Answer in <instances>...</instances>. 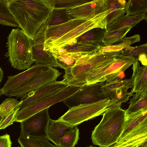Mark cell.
Here are the masks:
<instances>
[{
    "label": "cell",
    "mask_w": 147,
    "mask_h": 147,
    "mask_svg": "<svg viewBox=\"0 0 147 147\" xmlns=\"http://www.w3.org/2000/svg\"><path fill=\"white\" fill-rule=\"evenodd\" d=\"M55 0H8L11 14L24 32L33 40L55 7Z\"/></svg>",
    "instance_id": "obj_1"
},
{
    "label": "cell",
    "mask_w": 147,
    "mask_h": 147,
    "mask_svg": "<svg viewBox=\"0 0 147 147\" xmlns=\"http://www.w3.org/2000/svg\"><path fill=\"white\" fill-rule=\"evenodd\" d=\"M121 105L106 109L102 114L100 123L92 132L93 144L100 147H110L115 144L121 135L124 127L125 110Z\"/></svg>",
    "instance_id": "obj_2"
},
{
    "label": "cell",
    "mask_w": 147,
    "mask_h": 147,
    "mask_svg": "<svg viewBox=\"0 0 147 147\" xmlns=\"http://www.w3.org/2000/svg\"><path fill=\"white\" fill-rule=\"evenodd\" d=\"M121 51L95 55L86 53L77 61L72 68L65 70L63 80L68 86H81L86 84L87 79L92 72L113 61Z\"/></svg>",
    "instance_id": "obj_3"
},
{
    "label": "cell",
    "mask_w": 147,
    "mask_h": 147,
    "mask_svg": "<svg viewBox=\"0 0 147 147\" xmlns=\"http://www.w3.org/2000/svg\"><path fill=\"white\" fill-rule=\"evenodd\" d=\"M33 40L19 28L13 29L7 38L8 58L12 67L19 70L28 69L34 63L32 54Z\"/></svg>",
    "instance_id": "obj_4"
},
{
    "label": "cell",
    "mask_w": 147,
    "mask_h": 147,
    "mask_svg": "<svg viewBox=\"0 0 147 147\" xmlns=\"http://www.w3.org/2000/svg\"><path fill=\"white\" fill-rule=\"evenodd\" d=\"M136 59L132 56L117 55L113 61L91 72L87 77L86 84L120 80L119 76L132 65Z\"/></svg>",
    "instance_id": "obj_5"
},
{
    "label": "cell",
    "mask_w": 147,
    "mask_h": 147,
    "mask_svg": "<svg viewBox=\"0 0 147 147\" xmlns=\"http://www.w3.org/2000/svg\"><path fill=\"white\" fill-rule=\"evenodd\" d=\"M108 12L100 13L87 21L59 38L54 41L45 42L44 50L52 51L72 43L76 38L93 28H100L106 30V17Z\"/></svg>",
    "instance_id": "obj_6"
},
{
    "label": "cell",
    "mask_w": 147,
    "mask_h": 147,
    "mask_svg": "<svg viewBox=\"0 0 147 147\" xmlns=\"http://www.w3.org/2000/svg\"><path fill=\"white\" fill-rule=\"evenodd\" d=\"M110 98L69 109L59 119L74 127L82 122L102 115L107 108Z\"/></svg>",
    "instance_id": "obj_7"
},
{
    "label": "cell",
    "mask_w": 147,
    "mask_h": 147,
    "mask_svg": "<svg viewBox=\"0 0 147 147\" xmlns=\"http://www.w3.org/2000/svg\"><path fill=\"white\" fill-rule=\"evenodd\" d=\"M81 86H68L63 89L46 97L17 113L15 121L21 122L36 113L65 99L76 92Z\"/></svg>",
    "instance_id": "obj_8"
},
{
    "label": "cell",
    "mask_w": 147,
    "mask_h": 147,
    "mask_svg": "<svg viewBox=\"0 0 147 147\" xmlns=\"http://www.w3.org/2000/svg\"><path fill=\"white\" fill-rule=\"evenodd\" d=\"M102 82L98 91L100 95L110 98L107 108L121 105L122 103L128 101L133 95L128 91L129 89L132 87L133 82L131 78L117 80L109 82Z\"/></svg>",
    "instance_id": "obj_9"
},
{
    "label": "cell",
    "mask_w": 147,
    "mask_h": 147,
    "mask_svg": "<svg viewBox=\"0 0 147 147\" xmlns=\"http://www.w3.org/2000/svg\"><path fill=\"white\" fill-rule=\"evenodd\" d=\"M48 27L46 21L34 36L32 47V59L36 65H46L53 67H58L53 53L44 50V44L46 40V32Z\"/></svg>",
    "instance_id": "obj_10"
},
{
    "label": "cell",
    "mask_w": 147,
    "mask_h": 147,
    "mask_svg": "<svg viewBox=\"0 0 147 147\" xmlns=\"http://www.w3.org/2000/svg\"><path fill=\"white\" fill-rule=\"evenodd\" d=\"M102 83L82 86L76 92L62 102L70 109L80 105L91 104L109 98L100 95L98 91Z\"/></svg>",
    "instance_id": "obj_11"
},
{
    "label": "cell",
    "mask_w": 147,
    "mask_h": 147,
    "mask_svg": "<svg viewBox=\"0 0 147 147\" xmlns=\"http://www.w3.org/2000/svg\"><path fill=\"white\" fill-rule=\"evenodd\" d=\"M50 119L49 108L33 115L20 122V136L34 138L46 137L45 128Z\"/></svg>",
    "instance_id": "obj_12"
},
{
    "label": "cell",
    "mask_w": 147,
    "mask_h": 147,
    "mask_svg": "<svg viewBox=\"0 0 147 147\" xmlns=\"http://www.w3.org/2000/svg\"><path fill=\"white\" fill-rule=\"evenodd\" d=\"M62 73L51 67L28 82L18 88L7 93V96L21 98L27 93L34 90L49 82L56 81Z\"/></svg>",
    "instance_id": "obj_13"
},
{
    "label": "cell",
    "mask_w": 147,
    "mask_h": 147,
    "mask_svg": "<svg viewBox=\"0 0 147 147\" xmlns=\"http://www.w3.org/2000/svg\"><path fill=\"white\" fill-rule=\"evenodd\" d=\"M51 67L35 64L26 70L13 76L7 77V79L3 87L0 89L1 94L15 89L24 84Z\"/></svg>",
    "instance_id": "obj_14"
},
{
    "label": "cell",
    "mask_w": 147,
    "mask_h": 147,
    "mask_svg": "<svg viewBox=\"0 0 147 147\" xmlns=\"http://www.w3.org/2000/svg\"><path fill=\"white\" fill-rule=\"evenodd\" d=\"M63 80L47 83L34 90L30 92L21 98L22 102L18 111L48 96L58 92L68 86Z\"/></svg>",
    "instance_id": "obj_15"
},
{
    "label": "cell",
    "mask_w": 147,
    "mask_h": 147,
    "mask_svg": "<svg viewBox=\"0 0 147 147\" xmlns=\"http://www.w3.org/2000/svg\"><path fill=\"white\" fill-rule=\"evenodd\" d=\"M106 0H94L69 10L72 20L81 19L89 20L97 15L107 11Z\"/></svg>",
    "instance_id": "obj_16"
},
{
    "label": "cell",
    "mask_w": 147,
    "mask_h": 147,
    "mask_svg": "<svg viewBox=\"0 0 147 147\" xmlns=\"http://www.w3.org/2000/svg\"><path fill=\"white\" fill-rule=\"evenodd\" d=\"M133 63V72L131 79L133 86L130 93H135L137 95L144 96L147 95V66L140 65L138 60L136 58Z\"/></svg>",
    "instance_id": "obj_17"
},
{
    "label": "cell",
    "mask_w": 147,
    "mask_h": 147,
    "mask_svg": "<svg viewBox=\"0 0 147 147\" xmlns=\"http://www.w3.org/2000/svg\"><path fill=\"white\" fill-rule=\"evenodd\" d=\"M75 127L59 119L53 120L50 119L45 128L46 137L58 147L61 139Z\"/></svg>",
    "instance_id": "obj_18"
},
{
    "label": "cell",
    "mask_w": 147,
    "mask_h": 147,
    "mask_svg": "<svg viewBox=\"0 0 147 147\" xmlns=\"http://www.w3.org/2000/svg\"><path fill=\"white\" fill-rule=\"evenodd\" d=\"M86 21L83 19H76L60 25L48 27L46 32V40L45 42L54 41L59 38Z\"/></svg>",
    "instance_id": "obj_19"
},
{
    "label": "cell",
    "mask_w": 147,
    "mask_h": 147,
    "mask_svg": "<svg viewBox=\"0 0 147 147\" xmlns=\"http://www.w3.org/2000/svg\"><path fill=\"white\" fill-rule=\"evenodd\" d=\"M147 122V109L135 113H125L124 129L121 135L116 143L119 142L131 131Z\"/></svg>",
    "instance_id": "obj_20"
},
{
    "label": "cell",
    "mask_w": 147,
    "mask_h": 147,
    "mask_svg": "<svg viewBox=\"0 0 147 147\" xmlns=\"http://www.w3.org/2000/svg\"><path fill=\"white\" fill-rule=\"evenodd\" d=\"M147 19V13L134 15H123L107 24L106 31H113L128 26L133 28L140 22Z\"/></svg>",
    "instance_id": "obj_21"
},
{
    "label": "cell",
    "mask_w": 147,
    "mask_h": 147,
    "mask_svg": "<svg viewBox=\"0 0 147 147\" xmlns=\"http://www.w3.org/2000/svg\"><path fill=\"white\" fill-rule=\"evenodd\" d=\"M93 44L84 42H72L64 47L55 49L52 52L58 53H94L101 47Z\"/></svg>",
    "instance_id": "obj_22"
},
{
    "label": "cell",
    "mask_w": 147,
    "mask_h": 147,
    "mask_svg": "<svg viewBox=\"0 0 147 147\" xmlns=\"http://www.w3.org/2000/svg\"><path fill=\"white\" fill-rule=\"evenodd\" d=\"M107 11L108 14L106 17L107 24L124 15L126 13L125 7L126 1L125 0H106Z\"/></svg>",
    "instance_id": "obj_23"
},
{
    "label": "cell",
    "mask_w": 147,
    "mask_h": 147,
    "mask_svg": "<svg viewBox=\"0 0 147 147\" xmlns=\"http://www.w3.org/2000/svg\"><path fill=\"white\" fill-rule=\"evenodd\" d=\"M140 40V36L138 34L130 37H125L114 45L101 47L98 51L94 53V54L97 55L105 53L120 51L130 46L133 43L139 42Z\"/></svg>",
    "instance_id": "obj_24"
},
{
    "label": "cell",
    "mask_w": 147,
    "mask_h": 147,
    "mask_svg": "<svg viewBox=\"0 0 147 147\" xmlns=\"http://www.w3.org/2000/svg\"><path fill=\"white\" fill-rule=\"evenodd\" d=\"M106 30L105 29L100 28H93L79 36L72 42H86L93 44L101 47H103L104 45L102 40L104 32Z\"/></svg>",
    "instance_id": "obj_25"
},
{
    "label": "cell",
    "mask_w": 147,
    "mask_h": 147,
    "mask_svg": "<svg viewBox=\"0 0 147 147\" xmlns=\"http://www.w3.org/2000/svg\"><path fill=\"white\" fill-rule=\"evenodd\" d=\"M55 58L58 67L65 70L70 69L75 65L77 60L83 53H58L52 52Z\"/></svg>",
    "instance_id": "obj_26"
},
{
    "label": "cell",
    "mask_w": 147,
    "mask_h": 147,
    "mask_svg": "<svg viewBox=\"0 0 147 147\" xmlns=\"http://www.w3.org/2000/svg\"><path fill=\"white\" fill-rule=\"evenodd\" d=\"M68 10L54 7L51 11L47 21L48 27L60 25L72 20L69 14Z\"/></svg>",
    "instance_id": "obj_27"
},
{
    "label": "cell",
    "mask_w": 147,
    "mask_h": 147,
    "mask_svg": "<svg viewBox=\"0 0 147 147\" xmlns=\"http://www.w3.org/2000/svg\"><path fill=\"white\" fill-rule=\"evenodd\" d=\"M47 137L34 138L20 136L18 141L22 147H58L51 144Z\"/></svg>",
    "instance_id": "obj_28"
},
{
    "label": "cell",
    "mask_w": 147,
    "mask_h": 147,
    "mask_svg": "<svg viewBox=\"0 0 147 147\" xmlns=\"http://www.w3.org/2000/svg\"><path fill=\"white\" fill-rule=\"evenodd\" d=\"M132 28L128 26L112 32L106 31L104 33L102 42L104 46L113 45L124 37L126 34Z\"/></svg>",
    "instance_id": "obj_29"
},
{
    "label": "cell",
    "mask_w": 147,
    "mask_h": 147,
    "mask_svg": "<svg viewBox=\"0 0 147 147\" xmlns=\"http://www.w3.org/2000/svg\"><path fill=\"white\" fill-rule=\"evenodd\" d=\"M127 16L136 15L147 11V0H129L125 7Z\"/></svg>",
    "instance_id": "obj_30"
},
{
    "label": "cell",
    "mask_w": 147,
    "mask_h": 147,
    "mask_svg": "<svg viewBox=\"0 0 147 147\" xmlns=\"http://www.w3.org/2000/svg\"><path fill=\"white\" fill-rule=\"evenodd\" d=\"M8 0H0V24L6 26L19 27L10 12L8 6Z\"/></svg>",
    "instance_id": "obj_31"
},
{
    "label": "cell",
    "mask_w": 147,
    "mask_h": 147,
    "mask_svg": "<svg viewBox=\"0 0 147 147\" xmlns=\"http://www.w3.org/2000/svg\"><path fill=\"white\" fill-rule=\"evenodd\" d=\"M132 96L128 109L125 110V113H135L147 109V95L142 96L134 94Z\"/></svg>",
    "instance_id": "obj_32"
},
{
    "label": "cell",
    "mask_w": 147,
    "mask_h": 147,
    "mask_svg": "<svg viewBox=\"0 0 147 147\" xmlns=\"http://www.w3.org/2000/svg\"><path fill=\"white\" fill-rule=\"evenodd\" d=\"M79 139V129L76 127L68 131L61 139L58 147H74Z\"/></svg>",
    "instance_id": "obj_33"
},
{
    "label": "cell",
    "mask_w": 147,
    "mask_h": 147,
    "mask_svg": "<svg viewBox=\"0 0 147 147\" xmlns=\"http://www.w3.org/2000/svg\"><path fill=\"white\" fill-rule=\"evenodd\" d=\"M22 101L13 98H8L0 105V115L3 117L14 110L18 109Z\"/></svg>",
    "instance_id": "obj_34"
},
{
    "label": "cell",
    "mask_w": 147,
    "mask_h": 147,
    "mask_svg": "<svg viewBox=\"0 0 147 147\" xmlns=\"http://www.w3.org/2000/svg\"><path fill=\"white\" fill-rule=\"evenodd\" d=\"M90 0H55V8L70 10L90 2Z\"/></svg>",
    "instance_id": "obj_35"
},
{
    "label": "cell",
    "mask_w": 147,
    "mask_h": 147,
    "mask_svg": "<svg viewBox=\"0 0 147 147\" xmlns=\"http://www.w3.org/2000/svg\"><path fill=\"white\" fill-rule=\"evenodd\" d=\"M147 44L133 47L129 46L121 50L120 54L127 55L139 56L144 54H147Z\"/></svg>",
    "instance_id": "obj_36"
},
{
    "label": "cell",
    "mask_w": 147,
    "mask_h": 147,
    "mask_svg": "<svg viewBox=\"0 0 147 147\" xmlns=\"http://www.w3.org/2000/svg\"><path fill=\"white\" fill-rule=\"evenodd\" d=\"M147 134L134 138L131 139L118 144H115L110 147H136L137 145L145 138Z\"/></svg>",
    "instance_id": "obj_37"
},
{
    "label": "cell",
    "mask_w": 147,
    "mask_h": 147,
    "mask_svg": "<svg viewBox=\"0 0 147 147\" xmlns=\"http://www.w3.org/2000/svg\"><path fill=\"white\" fill-rule=\"evenodd\" d=\"M19 110V108L3 117L0 123V129L5 128L8 126L13 124L15 121L16 116Z\"/></svg>",
    "instance_id": "obj_38"
},
{
    "label": "cell",
    "mask_w": 147,
    "mask_h": 147,
    "mask_svg": "<svg viewBox=\"0 0 147 147\" xmlns=\"http://www.w3.org/2000/svg\"><path fill=\"white\" fill-rule=\"evenodd\" d=\"M12 142L7 134L0 136V147H11Z\"/></svg>",
    "instance_id": "obj_39"
},
{
    "label": "cell",
    "mask_w": 147,
    "mask_h": 147,
    "mask_svg": "<svg viewBox=\"0 0 147 147\" xmlns=\"http://www.w3.org/2000/svg\"><path fill=\"white\" fill-rule=\"evenodd\" d=\"M136 147H147V138L139 143Z\"/></svg>",
    "instance_id": "obj_40"
},
{
    "label": "cell",
    "mask_w": 147,
    "mask_h": 147,
    "mask_svg": "<svg viewBox=\"0 0 147 147\" xmlns=\"http://www.w3.org/2000/svg\"><path fill=\"white\" fill-rule=\"evenodd\" d=\"M3 71L2 69V68H1L0 66V84L2 81L3 78ZM1 92H0V96H1Z\"/></svg>",
    "instance_id": "obj_41"
},
{
    "label": "cell",
    "mask_w": 147,
    "mask_h": 147,
    "mask_svg": "<svg viewBox=\"0 0 147 147\" xmlns=\"http://www.w3.org/2000/svg\"><path fill=\"white\" fill-rule=\"evenodd\" d=\"M3 117H2L0 115V123Z\"/></svg>",
    "instance_id": "obj_42"
},
{
    "label": "cell",
    "mask_w": 147,
    "mask_h": 147,
    "mask_svg": "<svg viewBox=\"0 0 147 147\" xmlns=\"http://www.w3.org/2000/svg\"><path fill=\"white\" fill-rule=\"evenodd\" d=\"M88 147H95V146H94L92 145H90V146Z\"/></svg>",
    "instance_id": "obj_43"
},
{
    "label": "cell",
    "mask_w": 147,
    "mask_h": 147,
    "mask_svg": "<svg viewBox=\"0 0 147 147\" xmlns=\"http://www.w3.org/2000/svg\"><path fill=\"white\" fill-rule=\"evenodd\" d=\"M18 147H21V146H20H20H18Z\"/></svg>",
    "instance_id": "obj_44"
}]
</instances>
